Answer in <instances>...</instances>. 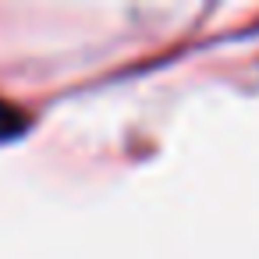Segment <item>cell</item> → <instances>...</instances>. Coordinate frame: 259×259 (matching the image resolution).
<instances>
[{"instance_id": "cell-1", "label": "cell", "mask_w": 259, "mask_h": 259, "mask_svg": "<svg viewBox=\"0 0 259 259\" xmlns=\"http://www.w3.org/2000/svg\"><path fill=\"white\" fill-rule=\"evenodd\" d=\"M22 124H25V121H22V114H18L15 107H8L4 100H0V139H4V135H15Z\"/></svg>"}]
</instances>
